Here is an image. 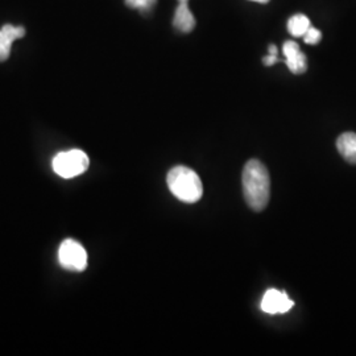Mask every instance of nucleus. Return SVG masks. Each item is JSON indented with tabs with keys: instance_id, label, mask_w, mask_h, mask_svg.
<instances>
[{
	"instance_id": "nucleus-1",
	"label": "nucleus",
	"mask_w": 356,
	"mask_h": 356,
	"mask_svg": "<svg viewBox=\"0 0 356 356\" xmlns=\"http://www.w3.org/2000/svg\"><path fill=\"white\" fill-rule=\"evenodd\" d=\"M243 191L248 206L263 211L270 197V178L267 168L259 160H250L243 169Z\"/></svg>"
},
{
	"instance_id": "nucleus-2",
	"label": "nucleus",
	"mask_w": 356,
	"mask_h": 356,
	"mask_svg": "<svg viewBox=\"0 0 356 356\" xmlns=\"http://www.w3.org/2000/svg\"><path fill=\"white\" fill-rule=\"evenodd\" d=\"M168 188L182 202L194 204L204 195V185L200 176L186 166L173 168L166 177Z\"/></svg>"
},
{
	"instance_id": "nucleus-3",
	"label": "nucleus",
	"mask_w": 356,
	"mask_h": 356,
	"mask_svg": "<svg viewBox=\"0 0 356 356\" xmlns=\"http://www.w3.org/2000/svg\"><path fill=\"white\" fill-rule=\"evenodd\" d=\"M89 157L81 149L58 153L53 159V170L63 178H73L85 173L89 168Z\"/></svg>"
},
{
	"instance_id": "nucleus-4",
	"label": "nucleus",
	"mask_w": 356,
	"mask_h": 356,
	"mask_svg": "<svg viewBox=\"0 0 356 356\" xmlns=\"http://www.w3.org/2000/svg\"><path fill=\"white\" fill-rule=\"evenodd\" d=\"M58 261L60 264L69 270L82 272L88 267V254L83 245L73 241L66 239L61 243L58 250Z\"/></svg>"
},
{
	"instance_id": "nucleus-5",
	"label": "nucleus",
	"mask_w": 356,
	"mask_h": 356,
	"mask_svg": "<svg viewBox=\"0 0 356 356\" xmlns=\"http://www.w3.org/2000/svg\"><path fill=\"white\" fill-rule=\"evenodd\" d=\"M294 302L288 294L276 289H269L261 301V310L268 314H284L292 309Z\"/></svg>"
},
{
	"instance_id": "nucleus-6",
	"label": "nucleus",
	"mask_w": 356,
	"mask_h": 356,
	"mask_svg": "<svg viewBox=\"0 0 356 356\" xmlns=\"http://www.w3.org/2000/svg\"><path fill=\"white\" fill-rule=\"evenodd\" d=\"M284 56L286 58V65L293 74H302L307 70L306 56L300 49V45L296 41H286L282 47Z\"/></svg>"
},
{
	"instance_id": "nucleus-7",
	"label": "nucleus",
	"mask_w": 356,
	"mask_h": 356,
	"mask_svg": "<svg viewBox=\"0 0 356 356\" xmlns=\"http://www.w3.org/2000/svg\"><path fill=\"white\" fill-rule=\"evenodd\" d=\"M24 26H15L6 24L0 29V63L6 61L11 54L13 42L17 38H24Z\"/></svg>"
},
{
	"instance_id": "nucleus-8",
	"label": "nucleus",
	"mask_w": 356,
	"mask_h": 356,
	"mask_svg": "<svg viewBox=\"0 0 356 356\" xmlns=\"http://www.w3.org/2000/svg\"><path fill=\"white\" fill-rule=\"evenodd\" d=\"M173 26L179 32H184V33H189L194 29L195 17L189 10L188 3H179L178 4L176 13H175V17H173Z\"/></svg>"
},
{
	"instance_id": "nucleus-9",
	"label": "nucleus",
	"mask_w": 356,
	"mask_h": 356,
	"mask_svg": "<svg viewBox=\"0 0 356 356\" xmlns=\"http://www.w3.org/2000/svg\"><path fill=\"white\" fill-rule=\"evenodd\" d=\"M337 148L343 156L346 161L356 164V134L346 132L343 135H341L337 140Z\"/></svg>"
},
{
	"instance_id": "nucleus-10",
	"label": "nucleus",
	"mask_w": 356,
	"mask_h": 356,
	"mask_svg": "<svg viewBox=\"0 0 356 356\" xmlns=\"http://www.w3.org/2000/svg\"><path fill=\"white\" fill-rule=\"evenodd\" d=\"M310 26L312 24H310L309 17L302 13H297L288 20V31L294 38H304L306 31Z\"/></svg>"
},
{
	"instance_id": "nucleus-11",
	"label": "nucleus",
	"mask_w": 356,
	"mask_h": 356,
	"mask_svg": "<svg viewBox=\"0 0 356 356\" xmlns=\"http://www.w3.org/2000/svg\"><path fill=\"white\" fill-rule=\"evenodd\" d=\"M156 3L157 0H126L128 7L141 11H151Z\"/></svg>"
},
{
	"instance_id": "nucleus-12",
	"label": "nucleus",
	"mask_w": 356,
	"mask_h": 356,
	"mask_svg": "<svg viewBox=\"0 0 356 356\" xmlns=\"http://www.w3.org/2000/svg\"><path fill=\"white\" fill-rule=\"evenodd\" d=\"M322 38V33L318 29L310 26L307 31H306L305 35H304V40H305L306 44H310V45H316L318 44Z\"/></svg>"
},
{
	"instance_id": "nucleus-13",
	"label": "nucleus",
	"mask_w": 356,
	"mask_h": 356,
	"mask_svg": "<svg viewBox=\"0 0 356 356\" xmlns=\"http://www.w3.org/2000/svg\"><path fill=\"white\" fill-rule=\"evenodd\" d=\"M277 61H279L277 54H269V53H268L267 57H264V60H263V63L267 66H272V65L276 64Z\"/></svg>"
},
{
	"instance_id": "nucleus-14",
	"label": "nucleus",
	"mask_w": 356,
	"mask_h": 356,
	"mask_svg": "<svg viewBox=\"0 0 356 356\" xmlns=\"http://www.w3.org/2000/svg\"><path fill=\"white\" fill-rule=\"evenodd\" d=\"M268 53L269 54H277L279 51H277V47L276 45H269V48H268Z\"/></svg>"
},
{
	"instance_id": "nucleus-15",
	"label": "nucleus",
	"mask_w": 356,
	"mask_h": 356,
	"mask_svg": "<svg viewBox=\"0 0 356 356\" xmlns=\"http://www.w3.org/2000/svg\"><path fill=\"white\" fill-rule=\"evenodd\" d=\"M251 1H256V3H261V4H267L269 0H251Z\"/></svg>"
},
{
	"instance_id": "nucleus-16",
	"label": "nucleus",
	"mask_w": 356,
	"mask_h": 356,
	"mask_svg": "<svg viewBox=\"0 0 356 356\" xmlns=\"http://www.w3.org/2000/svg\"><path fill=\"white\" fill-rule=\"evenodd\" d=\"M178 3H189V0H178Z\"/></svg>"
}]
</instances>
